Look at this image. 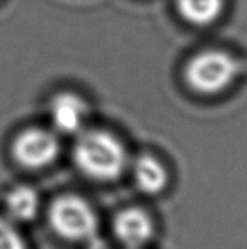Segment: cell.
<instances>
[{
	"instance_id": "cell-5",
	"label": "cell",
	"mask_w": 247,
	"mask_h": 249,
	"mask_svg": "<svg viewBox=\"0 0 247 249\" xmlns=\"http://www.w3.org/2000/svg\"><path fill=\"white\" fill-rule=\"evenodd\" d=\"M114 231L121 244L137 249L151 239L154 226L146 212L140 209H125L115 217Z\"/></svg>"
},
{
	"instance_id": "cell-8",
	"label": "cell",
	"mask_w": 247,
	"mask_h": 249,
	"mask_svg": "<svg viewBox=\"0 0 247 249\" xmlns=\"http://www.w3.org/2000/svg\"><path fill=\"white\" fill-rule=\"evenodd\" d=\"M4 207L13 222H31L38 214L39 197L32 187L17 185L7 193Z\"/></svg>"
},
{
	"instance_id": "cell-6",
	"label": "cell",
	"mask_w": 247,
	"mask_h": 249,
	"mask_svg": "<svg viewBox=\"0 0 247 249\" xmlns=\"http://www.w3.org/2000/svg\"><path fill=\"white\" fill-rule=\"evenodd\" d=\"M86 104L74 93L64 92L54 96L49 105V115L54 127L64 134H76L82 130L86 118Z\"/></svg>"
},
{
	"instance_id": "cell-4",
	"label": "cell",
	"mask_w": 247,
	"mask_h": 249,
	"mask_svg": "<svg viewBox=\"0 0 247 249\" xmlns=\"http://www.w3.org/2000/svg\"><path fill=\"white\" fill-rule=\"evenodd\" d=\"M60 152L57 137L42 128H28L13 142L12 153L19 165L29 169L45 168L52 163Z\"/></svg>"
},
{
	"instance_id": "cell-11",
	"label": "cell",
	"mask_w": 247,
	"mask_h": 249,
	"mask_svg": "<svg viewBox=\"0 0 247 249\" xmlns=\"http://www.w3.org/2000/svg\"><path fill=\"white\" fill-rule=\"evenodd\" d=\"M87 242H89L87 249H109L108 244L105 241H102L100 238H98V235L93 236L92 239H89Z\"/></svg>"
},
{
	"instance_id": "cell-7",
	"label": "cell",
	"mask_w": 247,
	"mask_h": 249,
	"mask_svg": "<svg viewBox=\"0 0 247 249\" xmlns=\"http://www.w3.org/2000/svg\"><path fill=\"white\" fill-rule=\"evenodd\" d=\"M134 179L137 187L146 194H159L167 185L166 168L153 156H140L134 165Z\"/></svg>"
},
{
	"instance_id": "cell-2",
	"label": "cell",
	"mask_w": 247,
	"mask_h": 249,
	"mask_svg": "<svg viewBox=\"0 0 247 249\" xmlns=\"http://www.w3.org/2000/svg\"><path fill=\"white\" fill-rule=\"evenodd\" d=\"M52 231L67 241L87 242L98 232V217L95 210L83 198L63 196L57 198L48 212Z\"/></svg>"
},
{
	"instance_id": "cell-1",
	"label": "cell",
	"mask_w": 247,
	"mask_h": 249,
	"mask_svg": "<svg viewBox=\"0 0 247 249\" xmlns=\"http://www.w3.org/2000/svg\"><path fill=\"white\" fill-rule=\"evenodd\" d=\"M73 156L77 168L96 181L116 179L127 166L124 144L111 133L100 130L82 134L74 146Z\"/></svg>"
},
{
	"instance_id": "cell-3",
	"label": "cell",
	"mask_w": 247,
	"mask_h": 249,
	"mask_svg": "<svg viewBox=\"0 0 247 249\" xmlns=\"http://www.w3.org/2000/svg\"><path fill=\"white\" fill-rule=\"evenodd\" d=\"M239 71L237 61L224 51H204L186 66L189 86L205 95H214L231 85Z\"/></svg>"
},
{
	"instance_id": "cell-9",
	"label": "cell",
	"mask_w": 247,
	"mask_h": 249,
	"mask_svg": "<svg viewBox=\"0 0 247 249\" xmlns=\"http://www.w3.org/2000/svg\"><path fill=\"white\" fill-rule=\"evenodd\" d=\"M176 4L183 19L195 25L214 22L223 9V0H176Z\"/></svg>"
},
{
	"instance_id": "cell-10",
	"label": "cell",
	"mask_w": 247,
	"mask_h": 249,
	"mask_svg": "<svg viewBox=\"0 0 247 249\" xmlns=\"http://www.w3.org/2000/svg\"><path fill=\"white\" fill-rule=\"evenodd\" d=\"M0 249H28L12 220L0 217Z\"/></svg>"
}]
</instances>
